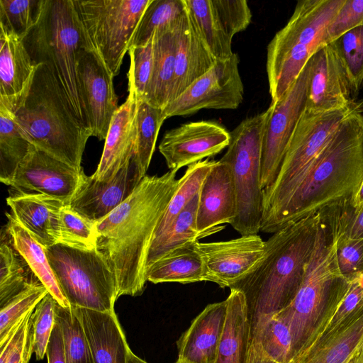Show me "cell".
Here are the masks:
<instances>
[{
    "instance_id": "obj_1",
    "label": "cell",
    "mask_w": 363,
    "mask_h": 363,
    "mask_svg": "<svg viewBox=\"0 0 363 363\" xmlns=\"http://www.w3.org/2000/svg\"><path fill=\"white\" fill-rule=\"evenodd\" d=\"M177 172L145 175L133 194L96 223V250L114 273L118 298L141 295L147 260L157 226L176 191Z\"/></svg>"
},
{
    "instance_id": "obj_2",
    "label": "cell",
    "mask_w": 363,
    "mask_h": 363,
    "mask_svg": "<svg viewBox=\"0 0 363 363\" xmlns=\"http://www.w3.org/2000/svg\"><path fill=\"white\" fill-rule=\"evenodd\" d=\"M323 212L290 222L265 241L262 259L230 289L242 291L252 324L276 314L295 297L311 259Z\"/></svg>"
},
{
    "instance_id": "obj_3",
    "label": "cell",
    "mask_w": 363,
    "mask_h": 363,
    "mask_svg": "<svg viewBox=\"0 0 363 363\" xmlns=\"http://www.w3.org/2000/svg\"><path fill=\"white\" fill-rule=\"evenodd\" d=\"M363 172V102L340 125L278 218L290 222L350 200Z\"/></svg>"
},
{
    "instance_id": "obj_4",
    "label": "cell",
    "mask_w": 363,
    "mask_h": 363,
    "mask_svg": "<svg viewBox=\"0 0 363 363\" xmlns=\"http://www.w3.org/2000/svg\"><path fill=\"white\" fill-rule=\"evenodd\" d=\"M322 212L302 283L292 301L275 314L291 331L293 360L322 334L350 285V279L341 274L337 265L335 212L332 209Z\"/></svg>"
},
{
    "instance_id": "obj_5",
    "label": "cell",
    "mask_w": 363,
    "mask_h": 363,
    "mask_svg": "<svg viewBox=\"0 0 363 363\" xmlns=\"http://www.w3.org/2000/svg\"><path fill=\"white\" fill-rule=\"evenodd\" d=\"M29 141L38 150L82 170L91 130L75 116L49 67L38 65L29 86L18 96L0 99Z\"/></svg>"
},
{
    "instance_id": "obj_6",
    "label": "cell",
    "mask_w": 363,
    "mask_h": 363,
    "mask_svg": "<svg viewBox=\"0 0 363 363\" xmlns=\"http://www.w3.org/2000/svg\"><path fill=\"white\" fill-rule=\"evenodd\" d=\"M23 41L33 62L45 65L52 72L75 116L90 129L78 79L77 60L81 49L94 48L74 0H40L35 23Z\"/></svg>"
},
{
    "instance_id": "obj_7",
    "label": "cell",
    "mask_w": 363,
    "mask_h": 363,
    "mask_svg": "<svg viewBox=\"0 0 363 363\" xmlns=\"http://www.w3.org/2000/svg\"><path fill=\"white\" fill-rule=\"evenodd\" d=\"M345 0L297 2L286 26L267 47V73L272 102L294 83L315 51L325 44L326 30Z\"/></svg>"
},
{
    "instance_id": "obj_8",
    "label": "cell",
    "mask_w": 363,
    "mask_h": 363,
    "mask_svg": "<svg viewBox=\"0 0 363 363\" xmlns=\"http://www.w3.org/2000/svg\"><path fill=\"white\" fill-rule=\"evenodd\" d=\"M363 101L325 112L303 111L273 184L263 189L261 230L273 233L274 225L311 165L341 123Z\"/></svg>"
},
{
    "instance_id": "obj_9",
    "label": "cell",
    "mask_w": 363,
    "mask_h": 363,
    "mask_svg": "<svg viewBox=\"0 0 363 363\" xmlns=\"http://www.w3.org/2000/svg\"><path fill=\"white\" fill-rule=\"evenodd\" d=\"M272 110L271 104L267 110L244 119L230 132L229 145L220 160L232 172L237 209L230 225L241 235H257L261 230L262 145L265 128Z\"/></svg>"
},
{
    "instance_id": "obj_10",
    "label": "cell",
    "mask_w": 363,
    "mask_h": 363,
    "mask_svg": "<svg viewBox=\"0 0 363 363\" xmlns=\"http://www.w3.org/2000/svg\"><path fill=\"white\" fill-rule=\"evenodd\" d=\"M46 253L70 308L115 311L116 279L96 248L83 250L56 244L46 248Z\"/></svg>"
},
{
    "instance_id": "obj_11",
    "label": "cell",
    "mask_w": 363,
    "mask_h": 363,
    "mask_svg": "<svg viewBox=\"0 0 363 363\" xmlns=\"http://www.w3.org/2000/svg\"><path fill=\"white\" fill-rule=\"evenodd\" d=\"M151 1L74 0L95 52L113 77L119 74L123 57Z\"/></svg>"
},
{
    "instance_id": "obj_12",
    "label": "cell",
    "mask_w": 363,
    "mask_h": 363,
    "mask_svg": "<svg viewBox=\"0 0 363 363\" xmlns=\"http://www.w3.org/2000/svg\"><path fill=\"white\" fill-rule=\"evenodd\" d=\"M239 62L237 53L217 60L211 69L163 109L166 118L190 116L202 109L237 108L244 95Z\"/></svg>"
},
{
    "instance_id": "obj_13",
    "label": "cell",
    "mask_w": 363,
    "mask_h": 363,
    "mask_svg": "<svg viewBox=\"0 0 363 363\" xmlns=\"http://www.w3.org/2000/svg\"><path fill=\"white\" fill-rule=\"evenodd\" d=\"M309 79L308 62L284 95L273 104L262 145L261 186H271L276 179L285 153L304 110Z\"/></svg>"
},
{
    "instance_id": "obj_14",
    "label": "cell",
    "mask_w": 363,
    "mask_h": 363,
    "mask_svg": "<svg viewBox=\"0 0 363 363\" xmlns=\"http://www.w3.org/2000/svg\"><path fill=\"white\" fill-rule=\"evenodd\" d=\"M204 268V281L231 288L262 259L265 241L258 234L226 241L195 243Z\"/></svg>"
},
{
    "instance_id": "obj_15",
    "label": "cell",
    "mask_w": 363,
    "mask_h": 363,
    "mask_svg": "<svg viewBox=\"0 0 363 363\" xmlns=\"http://www.w3.org/2000/svg\"><path fill=\"white\" fill-rule=\"evenodd\" d=\"M230 138V132L217 122H189L167 131L159 151L169 169L177 172L183 167L220 153L228 147Z\"/></svg>"
},
{
    "instance_id": "obj_16",
    "label": "cell",
    "mask_w": 363,
    "mask_h": 363,
    "mask_svg": "<svg viewBox=\"0 0 363 363\" xmlns=\"http://www.w3.org/2000/svg\"><path fill=\"white\" fill-rule=\"evenodd\" d=\"M77 74L92 136L105 140L118 108L113 77L94 49L78 53Z\"/></svg>"
},
{
    "instance_id": "obj_17",
    "label": "cell",
    "mask_w": 363,
    "mask_h": 363,
    "mask_svg": "<svg viewBox=\"0 0 363 363\" xmlns=\"http://www.w3.org/2000/svg\"><path fill=\"white\" fill-rule=\"evenodd\" d=\"M83 174V169L78 170L34 147L18 166L10 186L54 197L68 205Z\"/></svg>"
},
{
    "instance_id": "obj_18",
    "label": "cell",
    "mask_w": 363,
    "mask_h": 363,
    "mask_svg": "<svg viewBox=\"0 0 363 363\" xmlns=\"http://www.w3.org/2000/svg\"><path fill=\"white\" fill-rule=\"evenodd\" d=\"M145 176L135 155L109 181H99L84 173L68 206L96 223L126 200Z\"/></svg>"
},
{
    "instance_id": "obj_19",
    "label": "cell",
    "mask_w": 363,
    "mask_h": 363,
    "mask_svg": "<svg viewBox=\"0 0 363 363\" xmlns=\"http://www.w3.org/2000/svg\"><path fill=\"white\" fill-rule=\"evenodd\" d=\"M305 109L325 112L344 108L354 100L344 67L330 43L323 44L308 60Z\"/></svg>"
},
{
    "instance_id": "obj_20",
    "label": "cell",
    "mask_w": 363,
    "mask_h": 363,
    "mask_svg": "<svg viewBox=\"0 0 363 363\" xmlns=\"http://www.w3.org/2000/svg\"><path fill=\"white\" fill-rule=\"evenodd\" d=\"M237 209L234 181L230 167L216 161L206 177L199 194L196 216L198 231L207 236L233 221Z\"/></svg>"
},
{
    "instance_id": "obj_21",
    "label": "cell",
    "mask_w": 363,
    "mask_h": 363,
    "mask_svg": "<svg viewBox=\"0 0 363 363\" xmlns=\"http://www.w3.org/2000/svg\"><path fill=\"white\" fill-rule=\"evenodd\" d=\"M128 79L127 99L112 118L100 162L92 174L99 181L112 179L135 155L138 99L132 77L129 74Z\"/></svg>"
},
{
    "instance_id": "obj_22",
    "label": "cell",
    "mask_w": 363,
    "mask_h": 363,
    "mask_svg": "<svg viewBox=\"0 0 363 363\" xmlns=\"http://www.w3.org/2000/svg\"><path fill=\"white\" fill-rule=\"evenodd\" d=\"M12 216L45 249L57 244L62 201L39 193L16 190L6 199Z\"/></svg>"
},
{
    "instance_id": "obj_23",
    "label": "cell",
    "mask_w": 363,
    "mask_h": 363,
    "mask_svg": "<svg viewBox=\"0 0 363 363\" xmlns=\"http://www.w3.org/2000/svg\"><path fill=\"white\" fill-rule=\"evenodd\" d=\"M226 315L225 300L207 305L177 340V360L215 363Z\"/></svg>"
},
{
    "instance_id": "obj_24",
    "label": "cell",
    "mask_w": 363,
    "mask_h": 363,
    "mask_svg": "<svg viewBox=\"0 0 363 363\" xmlns=\"http://www.w3.org/2000/svg\"><path fill=\"white\" fill-rule=\"evenodd\" d=\"M176 36L175 74L170 102L211 69L217 60L200 37L186 7L178 21Z\"/></svg>"
},
{
    "instance_id": "obj_25",
    "label": "cell",
    "mask_w": 363,
    "mask_h": 363,
    "mask_svg": "<svg viewBox=\"0 0 363 363\" xmlns=\"http://www.w3.org/2000/svg\"><path fill=\"white\" fill-rule=\"evenodd\" d=\"M71 309L82 326L94 363H127L130 347L115 311Z\"/></svg>"
},
{
    "instance_id": "obj_26",
    "label": "cell",
    "mask_w": 363,
    "mask_h": 363,
    "mask_svg": "<svg viewBox=\"0 0 363 363\" xmlns=\"http://www.w3.org/2000/svg\"><path fill=\"white\" fill-rule=\"evenodd\" d=\"M227 315L215 363H247L252 323L244 293L230 289Z\"/></svg>"
},
{
    "instance_id": "obj_27",
    "label": "cell",
    "mask_w": 363,
    "mask_h": 363,
    "mask_svg": "<svg viewBox=\"0 0 363 363\" xmlns=\"http://www.w3.org/2000/svg\"><path fill=\"white\" fill-rule=\"evenodd\" d=\"M363 346V313L319 336L291 363H347Z\"/></svg>"
},
{
    "instance_id": "obj_28",
    "label": "cell",
    "mask_w": 363,
    "mask_h": 363,
    "mask_svg": "<svg viewBox=\"0 0 363 363\" xmlns=\"http://www.w3.org/2000/svg\"><path fill=\"white\" fill-rule=\"evenodd\" d=\"M37 67L23 39L0 28V99L20 96L30 84Z\"/></svg>"
},
{
    "instance_id": "obj_29",
    "label": "cell",
    "mask_w": 363,
    "mask_h": 363,
    "mask_svg": "<svg viewBox=\"0 0 363 363\" xmlns=\"http://www.w3.org/2000/svg\"><path fill=\"white\" fill-rule=\"evenodd\" d=\"M178 21L173 26L157 30L154 33V69L143 100L162 109L170 102L173 89Z\"/></svg>"
},
{
    "instance_id": "obj_30",
    "label": "cell",
    "mask_w": 363,
    "mask_h": 363,
    "mask_svg": "<svg viewBox=\"0 0 363 363\" xmlns=\"http://www.w3.org/2000/svg\"><path fill=\"white\" fill-rule=\"evenodd\" d=\"M8 223L5 228L11 242L46 287L57 302L63 307L70 308L51 267L46 249L38 242L13 218L6 213Z\"/></svg>"
},
{
    "instance_id": "obj_31",
    "label": "cell",
    "mask_w": 363,
    "mask_h": 363,
    "mask_svg": "<svg viewBox=\"0 0 363 363\" xmlns=\"http://www.w3.org/2000/svg\"><path fill=\"white\" fill-rule=\"evenodd\" d=\"M196 242L177 248L155 262L147 271V281L183 284L204 281L203 263Z\"/></svg>"
},
{
    "instance_id": "obj_32",
    "label": "cell",
    "mask_w": 363,
    "mask_h": 363,
    "mask_svg": "<svg viewBox=\"0 0 363 363\" xmlns=\"http://www.w3.org/2000/svg\"><path fill=\"white\" fill-rule=\"evenodd\" d=\"M43 284L16 249L5 228L0 245V306L26 289Z\"/></svg>"
},
{
    "instance_id": "obj_33",
    "label": "cell",
    "mask_w": 363,
    "mask_h": 363,
    "mask_svg": "<svg viewBox=\"0 0 363 363\" xmlns=\"http://www.w3.org/2000/svg\"><path fill=\"white\" fill-rule=\"evenodd\" d=\"M35 146L13 114L0 106V181L10 186L20 164Z\"/></svg>"
},
{
    "instance_id": "obj_34",
    "label": "cell",
    "mask_w": 363,
    "mask_h": 363,
    "mask_svg": "<svg viewBox=\"0 0 363 363\" xmlns=\"http://www.w3.org/2000/svg\"><path fill=\"white\" fill-rule=\"evenodd\" d=\"M199 194L177 216L167 231L152 242L147 260V271L157 260L183 245L207 237L198 231L196 216Z\"/></svg>"
},
{
    "instance_id": "obj_35",
    "label": "cell",
    "mask_w": 363,
    "mask_h": 363,
    "mask_svg": "<svg viewBox=\"0 0 363 363\" xmlns=\"http://www.w3.org/2000/svg\"><path fill=\"white\" fill-rule=\"evenodd\" d=\"M189 16L200 37L216 60L230 57L232 38L227 34L212 0H184Z\"/></svg>"
},
{
    "instance_id": "obj_36",
    "label": "cell",
    "mask_w": 363,
    "mask_h": 363,
    "mask_svg": "<svg viewBox=\"0 0 363 363\" xmlns=\"http://www.w3.org/2000/svg\"><path fill=\"white\" fill-rule=\"evenodd\" d=\"M215 162L206 159L188 166L184 174L179 179L177 188L157 226L153 241L167 231L177 216L199 192Z\"/></svg>"
},
{
    "instance_id": "obj_37",
    "label": "cell",
    "mask_w": 363,
    "mask_h": 363,
    "mask_svg": "<svg viewBox=\"0 0 363 363\" xmlns=\"http://www.w3.org/2000/svg\"><path fill=\"white\" fill-rule=\"evenodd\" d=\"M167 119L162 108L138 100L135 114V157L144 174L150 166L160 128Z\"/></svg>"
},
{
    "instance_id": "obj_38",
    "label": "cell",
    "mask_w": 363,
    "mask_h": 363,
    "mask_svg": "<svg viewBox=\"0 0 363 363\" xmlns=\"http://www.w3.org/2000/svg\"><path fill=\"white\" fill-rule=\"evenodd\" d=\"M251 336L258 340L264 352L274 361L278 363L292 362L291 331L275 314L263 316L253 323Z\"/></svg>"
},
{
    "instance_id": "obj_39",
    "label": "cell",
    "mask_w": 363,
    "mask_h": 363,
    "mask_svg": "<svg viewBox=\"0 0 363 363\" xmlns=\"http://www.w3.org/2000/svg\"><path fill=\"white\" fill-rule=\"evenodd\" d=\"M185 10L184 0H152L140 21L130 48L147 44L157 30L175 24Z\"/></svg>"
},
{
    "instance_id": "obj_40",
    "label": "cell",
    "mask_w": 363,
    "mask_h": 363,
    "mask_svg": "<svg viewBox=\"0 0 363 363\" xmlns=\"http://www.w3.org/2000/svg\"><path fill=\"white\" fill-rule=\"evenodd\" d=\"M96 223L64 205L60 212L57 244L92 250L96 248Z\"/></svg>"
},
{
    "instance_id": "obj_41",
    "label": "cell",
    "mask_w": 363,
    "mask_h": 363,
    "mask_svg": "<svg viewBox=\"0 0 363 363\" xmlns=\"http://www.w3.org/2000/svg\"><path fill=\"white\" fill-rule=\"evenodd\" d=\"M329 43L344 67L352 94H357L363 85V25Z\"/></svg>"
},
{
    "instance_id": "obj_42",
    "label": "cell",
    "mask_w": 363,
    "mask_h": 363,
    "mask_svg": "<svg viewBox=\"0 0 363 363\" xmlns=\"http://www.w3.org/2000/svg\"><path fill=\"white\" fill-rule=\"evenodd\" d=\"M55 313L62 332L66 363H94L82 326L71 308L56 301Z\"/></svg>"
},
{
    "instance_id": "obj_43",
    "label": "cell",
    "mask_w": 363,
    "mask_h": 363,
    "mask_svg": "<svg viewBox=\"0 0 363 363\" xmlns=\"http://www.w3.org/2000/svg\"><path fill=\"white\" fill-rule=\"evenodd\" d=\"M48 293L43 284L34 286L0 306V342L6 338L28 313L35 310Z\"/></svg>"
},
{
    "instance_id": "obj_44",
    "label": "cell",
    "mask_w": 363,
    "mask_h": 363,
    "mask_svg": "<svg viewBox=\"0 0 363 363\" xmlns=\"http://www.w3.org/2000/svg\"><path fill=\"white\" fill-rule=\"evenodd\" d=\"M343 205L334 206L336 222V257L341 274L350 279L363 272V238H354L343 230Z\"/></svg>"
},
{
    "instance_id": "obj_45",
    "label": "cell",
    "mask_w": 363,
    "mask_h": 363,
    "mask_svg": "<svg viewBox=\"0 0 363 363\" xmlns=\"http://www.w3.org/2000/svg\"><path fill=\"white\" fill-rule=\"evenodd\" d=\"M40 0H0V28L23 39L35 23Z\"/></svg>"
},
{
    "instance_id": "obj_46",
    "label": "cell",
    "mask_w": 363,
    "mask_h": 363,
    "mask_svg": "<svg viewBox=\"0 0 363 363\" xmlns=\"http://www.w3.org/2000/svg\"><path fill=\"white\" fill-rule=\"evenodd\" d=\"M35 311V310H34ZM28 313L0 342V363H28L33 352L32 315Z\"/></svg>"
},
{
    "instance_id": "obj_47",
    "label": "cell",
    "mask_w": 363,
    "mask_h": 363,
    "mask_svg": "<svg viewBox=\"0 0 363 363\" xmlns=\"http://www.w3.org/2000/svg\"><path fill=\"white\" fill-rule=\"evenodd\" d=\"M55 298L48 293L38 303L32 315L33 352L37 360L44 358L55 324Z\"/></svg>"
},
{
    "instance_id": "obj_48",
    "label": "cell",
    "mask_w": 363,
    "mask_h": 363,
    "mask_svg": "<svg viewBox=\"0 0 363 363\" xmlns=\"http://www.w3.org/2000/svg\"><path fill=\"white\" fill-rule=\"evenodd\" d=\"M128 74L133 79L138 100L145 99L154 69V35L145 45L130 48Z\"/></svg>"
},
{
    "instance_id": "obj_49",
    "label": "cell",
    "mask_w": 363,
    "mask_h": 363,
    "mask_svg": "<svg viewBox=\"0 0 363 363\" xmlns=\"http://www.w3.org/2000/svg\"><path fill=\"white\" fill-rule=\"evenodd\" d=\"M362 313L363 272H361L350 279V285L347 293L320 335H326L337 330L352 318Z\"/></svg>"
},
{
    "instance_id": "obj_50",
    "label": "cell",
    "mask_w": 363,
    "mask_h": 363,
    "mask_svg": "<svg viewBox=\"0 0 363 363\" xmlns=\"http://www.w3.org/2000/svg\"><path fill=\"white\" fill-rule=\"evenodd\" d=\"M212 3L220 23L232 39L251 23L252 15L247 1L212 0Z\"/></svg>"
},
{
    "instance_id": "obj_51",
    "label": "cell",
    "mask_w": 363,
    "mask_h": 363,
    "mask_svg": "<svg viewBox=\"0 0 363 363\" xmlns=\"http://www.w3.org/2000/svg\"><path fill=\"white\" fill-rule=\"evenodd\" d=\"M363 25V0H345L327 28L324 42L329 43L345 33Z\"/></svg>"
},
{
    "instance_id": "obj_52",
    "label": "cell",
    "mask_w": 363,
    "mask_h": 363,
    "mask_svg": "<svg viewBox=\"0 0 363 363\" xmlns=\"http://www.w3.org/2000/svg\"><path fill=\"white\" fill-rule=\"evenodd\" d=\"M343 230L349 236L363 238V203L352 207L348 201L344 208Z\"/></svg>"
},
{
    "instance_id": "obj_53",
    "label": "cell",
    "mask_w": 363,
    "mask_h": 363,
    "mask_svg": "<svg viewBox=\"0 0 363 363\" xmlns=\"http://www.w3.org/2000/svg\"><path fill=\"white\" fill-rule=\"evenodd\" d=\"M48 363H66L62 329L55 321L46 352Z\"/></svg>"
},
{
    "instance_id": "obj_54",
    "label": "cell",
    "mask_w": 363,
    "mask_h": 363,
    "mask_svg": "<svg viewBox=\"0 0 363 363\" xmlns=\"http://www.w3.org/2000/svg\"><path fill=\"white\" fill-rule=\"evenodd\" d=\"M247 363H278L271 359L263 350L258 340L251 336Z\"/></svg>"
},
{
    "instance_id": "obj_55",
    "label": "cell",
    "mask_w": 363,
    "mask_h": 363,
    "mask_svg": "<svg viewBox=\"0 0 363 363\" xmlns=\"http://www.w3.org/2000/svg\"><path fill=\"white\" fill-rule=\"evenodd\" d=\"M352 207L363 203V172L361 182L350 200Z\"/></svg>"
},
{
    "instance_id": "obj_56",
    "label": "cell",
    "mask_w": 363,
    "mask_h": 363,
    "mask_svg": "<svg viewBox=\"0 0 363 363\" xmlns=\"http://www.w3.org/2000/svg\"><path fill=\"white\" fill-rule=\"evenodd\" d=\"M127 363H147L145 360L142 359L141 358L138 357L137 355H135L130 348L128 351L127 354Z\"/></svg>"
},
{
    "instance_id": "obj_57",
    "label": "cell",
    "mask_w": 363,
    "mask_h": 363,
    "mask_svg": "<svg viewBox=\"0 0 363 363\" xmlns=\"http://www.w3.org/2000/svg\"><path fill=\"white\" fill-rule=\"evenodd\" d=\"M175 363H186V362L177 360Z\"/></svg>"
}]
</instances>
